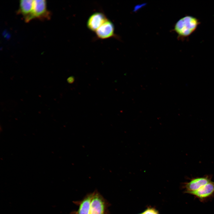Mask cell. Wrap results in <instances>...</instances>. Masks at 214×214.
Wrapping results in <instances>:
<instances>
[{
	"mask_svg": "<svg viewBox=\"0 0 214 214\" xmlns=\"http://www.w3.org/2000/svg\"><path fill=\"white\" fill-rule=\"evenodd\" d=\"M200 22L196 18L187 15L179 20L175 24L174 31L178 34L179 37L185 38L193 33Z\"/></svg>",
	"mask_w": 214,
	"mask_h": 214,
	"instance_id": "6da1fadb",
	"label": "cell"
},
{
	"mask_svg": "<svg viewBox=\"0 0 214 214\" xmlns=\"http://www.w3.org/2000/svg\"><path fill=\"white\" fill-rule=\"evenodd\" d=\"M109 204L97 190L93 192L89 214H109Z\"/></svg>",
	"mask_w": 214,
	"mask_h": 214,
	"instance_id": "7a4b0ae2",
	"label": "cell"
},
{
	"mask_svg": "<svg viewBox=\"0 0 214 214\" xmlns=\"http://www.w3.org/2000/svg\"><path fill=\"white\" fill-rule=\"evenodd\" d=\"M211 176L206 175L202 177L193 178L183 183L182 188L185 193L190 194L211 181Z\"/></svg>",
	"mask_w": 214,
	"mask_h": 214,
	"instance_id": "3957f363",
	"label": "cell"
},
{
	"mask_svg": "<svg viewBox=\"0 0 214 214\" xmlns=\"http://www.w3.org/2000/svg\"><path fill=\"white\" fill-rule=\"evenodd\" d=\"M51 15V12L47 9L46 0H34L32 20H47L50 19Z\"/></svg>",
	"mask_w": 214,
	"mask_h": 214,
	"instance_id": "277c9868",
	"label": "cell"
},
{
	"mask_svg": "<svg viewBox=\"0 0 214 214\" xmlns=\"http://www.w3.org/2000/svg\"><path fill=\"white\" fill-rule=\"evenodd\" d=\"M97 38L105 39L114 37L119 38L114 33V26L109 19L106 21L95 32Z\"/></svg>",
	"mask_w": 214,
	"mask_h": 214,
	"instance_id": "5b68a950",
	"label": "cell"
},
{
	"mask_svg": "<svg viewBox=\"0 0 214 214\" xmlns=\"http://www.w3.org/2000/svg\"><path fill=\"white\" fill-rule=\"evenodd\" d=\"M34 0H21L17 13L21 15L26 22L32 20Z\"/></svg>",
	"mask_w": 214,
	"mask_h": 214,
	"instance_id": "8992f818",
	"label": "cell"
},
{
	"mask_svg": "<svg viewBox=\"0 0 214 214\" xmlns=\"http://www.w3.org/2000/svg\"><path fill=\"white\" fill-rule=\"evenodd\" d=\"M108 19L104 13L102 12H96L89 18L86 26L90 31L95 32Z\"/></svg>",
	"mask_w": 214,
	"mask_h": 214,
	"instance_id": "52a82bcc",
	"label": "cell"
},
{
	"mask_svg": "<svg viewBox=\"0 0 214 214\" xmlns=\"http://www.w3.org/2000/svg\"><path fill=\"white\" fill-rule=\"evenodd\" d=\"M191 195L203 202L211 197L214 195V182L211 181L203 186Z\"/></svg>",
	"mask_w": 214,
	"mask_h": 214,
	"instance_id": "ba28073f",
	"label": "cell"
},
{
	"mask_svg": "<svg viewBox=\"0 0 214 214\" xmlns=\"http://www.w3.org/2000/svg\"><path fill=\"white\" fill-rule=\"evenodd\" d=\"M93 192L87 194L81 200L74 202L78 207L77 210L73 211L70 214H89L90 203Z\"/></svg>",
	"mask_w": 214,
	"mask_h": 214,
	"instance_id": "9c48e42d",
	"label": "cell"
},
{
	"mask_svg": "<svg viewBox=\"0 0 214 214\" xmlns=\"http://www.w3.org/2000/svg\"><path fill=\"white\" fill-rule=\"evenodd\" d=\"M141 214H159V213L155 208L149 207L146 209Z\"/></svg>",
	"mask_w": 214,
	"mask_h": 214,
	"instance_id": "30bf717a",
	"label": "cell"
},
{
	"mask_svg": "<svg viewBox=\"0 0 214 214\" xmlns=\"http://www.w3.org/2000/svg\"><path fill=\"white\" fill-rule=\"evenodd\" d=\"M67 82L69 84L73 83L74 81V78L73 76H70L67 79Z\"/></svg>",
	"mask_w": 214,
	"mask_h": 214,
	"instance_id": "8fae6325",
	"label": "cell"
},
{
	"mask_svg": "<svg viewBox=\"0 0 214 214\" xmlns=\"http://www.w3.org/2000/svg\"></svg>",
	"mask_w": 214,
	"mask_h": 214,
	"instance_id": "7c38bea8",
	"label": "cell"
}]
</instances>
